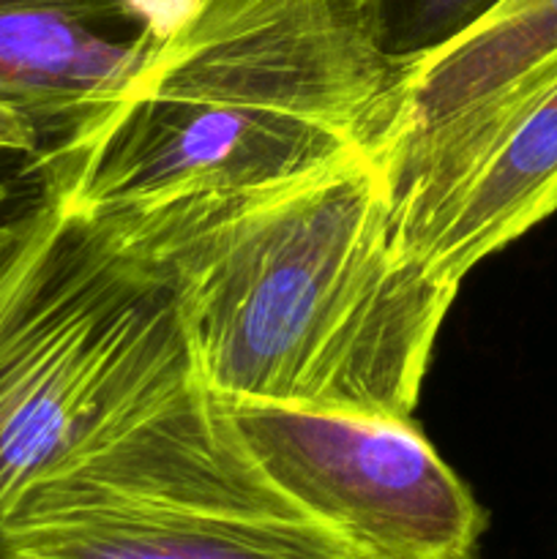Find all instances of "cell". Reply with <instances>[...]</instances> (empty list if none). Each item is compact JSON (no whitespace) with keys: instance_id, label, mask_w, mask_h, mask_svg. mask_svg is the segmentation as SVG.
<instances>
[{"instance_id":"52a82bcc","label":"cell","mask_w":557,"mask_h":559,"mask_svg":"<svg viewBox=\"0 0 557 559\" xmlns=\"http://www.w3.org/2000/svg\"><path fill=\"white\" fill-rule=\"evenodd\" d=\"M197 5L0 0V104L27 120L38 140H60L123 93Z\"/></svg>"},{"instance_id":"8fae6325","label":"cell","mask_w":557,"mask_h":559,"mask_svg":"<svg viewBox=\"0 0 557 559\" xmlns=\"http://www.w3.org/2000/svg\"><path fill=\"white\" fill-rule=\"evenodd\" d=\"M5 205H9V186L0 183V246L5 243L14 227V216H5Z\"/></svg>"},{"instance_id":"30bf717a","label":"cell","mask_w":557,"mask_h":559,"mask_svg":"<svg viewBox=\"0 0 557 559\" xmlns=\"http://www.w3.org/2000/svg\"><path fill=\"white\" fill-rule=\"evenodd\" d=\"M38 134L33 131V126L27 120H22L20 115L11 112L9 107L0 104V158L3 156H36Z\"/></svg>"},{"instance_id":"9c48e42d","label":"cell","mask_w":557,"mask_h":559,"mask_svg":"<svg viewBox=\"0 0 557 559\" xmlns=\"http://www.w3.org/2000/svg\"><path fill=\"white\" fill-rule=\"evenodd\" d=\"M502 0H371L382 52L410 66L467 31Z\"/></svg>"},{"instance_id":"7c38bea8","label":"cell","mask_w":557,"mask_h":559,"mask_svg":"<svg viewBox=\"0 0 557 559\" xmlns=\"http://www.w3.org/2000/svg\"><path fill=\"white\" fill-rule=\"evenodd\" d=\"M451 559H481V557H478V551H467V555H462V557H451Z\"/></svg>"},{"instance_id":"6da1fadb","label":"cell","mask_w":557,"mask_h":559,"mask_svg":"<svg viewBox=\"0 0 557 559\" xmlns=\"http://www.w3.org/2000/svg\"><path fill=\"white\" fill-rule=\"evenodd\" d=\"M98 224L164 276L213 396L413 418L459 287L399 251L375 151Z\"/></svg>"},{"instance_id":"277c9868","label":"cell","mask_w":557,"mask_h":559,"mask_svg":"<svg viewBox=\"0 0 557 559\" xmlns=\"http://www.w3.org/2000/svg\"><path fill=\"white\" fill-rule=\"evenodd\" d=\"M5 544L11 559H377L284 495L197 380L38 478Z\"/></svg>"},{"instance_id":"8992f818","label":"cell","mask_w":557,"mask_h":559,"mask_svg":"<svg viewBox=\"0 0 557 559\" xmlns=\"http://www.w3.org/2000/svg\"><path fill=\"white\" fill-rule=\"evenodd\" d=\"M402 254L448 284L557 213V69L502 107L377 158Z\"/></svg>"},{"instance_id":"ba28073f","label":"cell","mask_w":557,"mask_h":559,"mask_svg":"<svg viewBox=\"0 0 557 559\" xmlns=\"http://www.w3.org/2000/svg\"><path fill=\"white\" fill-rule=\"evenodd\" d=\"M557 69V0H502L446 47L404 66L375 156L502 107Z\"/></svg>"},{"instance_id":"7a4b0ae2","label":"cell","mask_w":557,"mask_h":559,"mask_svg":"<svg viewBox=\"0 0 557 559\" xmlns=\"http://www.w3.org/2000/svg\"><path fill=\"white\" fill-rule=\"evenodd\" d=\"M404 63L371 0H200L123 93L33 156L93 222L268 189L375 151Z\"/></svg>"},{"instance_id":"5b68a950","label":"cell","mask_w":557,"mask_h":559,"mask_svg":"<svg viewBox=\"0 0 557 559\" xmlns=\"http://www.w3.org/2000/svg\"><path fill=\"white\" fill-rule=\"evenodd\" d=\"M218 404L262 473L366 555L451 559L478 551L489 516L413 418Z\"/></svg>"},{"instance_id":"3957f363","label":"cell","mask_w":557,"mask_h":559,"mask_svg":"<svg viewBox=\"0 0 557 559\" xmlns=\"http://www.w3.org/2000/svg\"><path fill=\"white\" fill-rule=\"evenodd\" d=\"M194 380L162 273L38 197L0 246V559L16 500Z\"/></svg>"}]
</instances>
